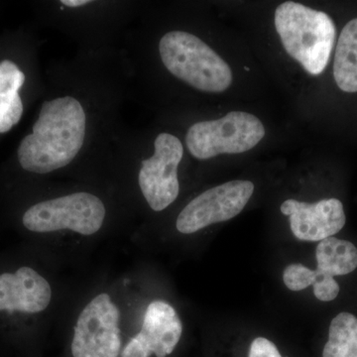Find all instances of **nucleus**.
Wrapping results in <instances>:
<instances>
[{
    "instance_id": "nucleus-1",
    "label": "nucleus",
    "mask_w": 357,
    "mask_h": 357,
    "mask_svg": "<svg viewBox=\"0 0 357 357\" xmlns=\"http://www.w3.org/2000/svg\"><path fill=\"white\" fill-rule=\"evenodd\" d=\"M88 114L76 96L45 100L32 133L21 141L17 158L27 172L45 175L70 165L86 142Z\"/></svg>"
},
{
    "instance_id": "nucleus-2",
    "label": "nucleus",
    "mask_w": 357,
    "mask_h": 357,
    "mask_svg": "<svg viewBox=\"0 0 357 357\" xmlns=\"http://www.w3.org/2000/svg\"><path fill=\"white\" fill-rule=\"evenodd\" d=\"M274 24L289 56L312 76L325 70L332 55L337 28L323 11L286 1L276 8Z\"/></svg>"
},
{
    "instance_id": "nucleus-3",
    "label": "nucleus",
    "mask_w": 357,
    "mask_h": 357,
    "mask_svg": "<svg viewBox=\"0 0 357 357\" xmlns=\"http://www.w3.org/2000/svg\"><path fill=\"white\" fill-rule=\"evenodd\" d=\"M159 55L171 75L199 91L222 93L231 86L229 65L192 33L167 32L160 39Z\"/></svg>"
},
{
    "instance_id": "nucleus-4",
    "label": "nucleus",
    "mask_w": 357,
    "mask_h": 357,
    "mask_svg": "<svg viewBox=\"0 0 357 357\" xmlns=\"http://www.w3.org/2000/svg\"><path fill=\"white\" fill-rule=\"evenodd\" d=\"M53 298L50 282L37 268L21 262L0 266V328L20 333L48 310Z\"/></svg>"
},
{
    "instance_id": "nucleus-5",
    "label": "nucleus",
    "mask_w": 357,
    "mask_h": 357,
    "mask_svg": "<svg viewBox=\"0 0 357 357\" xmlns=\"http://www.w3.org/2000/svg\"><path fill=\"white\" fill-rule=\"evenodd\" d=\"M105 217L102 199L91 192H77L33 204L23 213L21 225L33 234L70 230L89 236L102 229Z\"/></svg>"
},
{
    "instance_id": "nucleus-6",
    "label": "nucleus",
    "mask_w": 357,
    "mask_h": 357,
    "mask_svg": "<svg viewBox=\"0 0 357 357\" xmlns=\"http://www.w3.org/2000/svg\"><path fill=\"white\" fill-rule=\"evenodd\" d=\"M264 126L255 114L230 112L213 121L192 124L185 135L190 153L199 160L222 154H241L257 146L265 137Z\"/></svg>"
},
{
    "instance_id": "nucleus-7",
    "label": "nucleus",
    "mask_w": 357,
    "mask_h": 357,
    "mask_svg": "<svg viewBox=\"0 0 357 357\" xmlns=\"http://www.w3.org/2000/svg\"><path fill=\"white\" fill-rule=\"evenodd\" d=\"M121 312L107 293L91 300L74 328L73 357H119L121 349Z\"/></svg>"
},
{
    "instance_id": "nucleus-8",
    "label": "nucleus",
    "mask_w": 357,
    "mask_h": 357,
    "mask_svg": "<svg viewBox=\"0 0 357 357\" xmlns=\"http://www.w3.org/2000/svg\"><path fill=\"white\" fill-rule=\"evenodd\" d=\"M183 156L184 147L177 136L162 132L155 138L152 156L141 162L138 185L151 210H166L177 199L178 168Z\"/></svg>"
},
{
    "instance_id": "nucleus-9",
    "label": "nucleus",
    "mask_w": 357,
    "mask_h": 357,
    "mask_svg": "<svg viewBox=\"0 0 357 357\" xmlns=\"http://www.w3.org/2000/svg\"><path fill=\"white\" fill-rule=\"evenodd\" d=\"M255 192L248 180L229 181L206 190L192 199L178 213L176 229L182 234H192L211 225L227 222L238 215Z\"/></svg>"
},
{
    "instance_id": "nucleus-10",
    "label": "nucleus",
    "mask_w": 357,
    "mask_h": 357,
    "mask_svg": "<svg viewBox=\"0 0 357 357\" xmlns=\"http://www.w3.org/2000/svg\"><path fill=\"white\" fill-rule=\"evenodd\" d=\"M180 317L170 304L155 300L145 311L140 332L126 344L121 357H156L170 356L182 337Z\"/></svg>"
},
{
    "instance_id": "nucleus-11",
    "label": "nucleus",
    "mask_w": 357,
    "mask_h": 357,
    "mask_svg": "<svg viewBox=\"0 0 357 357\" xmlns=\"http://www.w3.org/2000/svg\"><path fill=\"white\" fill-rule=\"evenodd\" d=\"M281 213L290 217V227L296 238L319 243L344 229V204L340 199H324L317 203H305L289 199L280 206Z\"/></svg>"
},
{
    "instance_id": "nucleus-12",
    "label": "nucleus",
    "mask_w": 357,
    "mask_h": 357,
    "mask_svg": "<svg viewBox=\"0 0 357 357\" xmlns=\"http://www.w3.org/2000/svg\"><path fill=\"white\" fill-rule=\"evenodd\" d=\"M335 84L344 93H357V18L344 26L333 61Z\"/></svg>"
},
{
    "instance_id": "nucleus-13",
    "label": "nucleus",
    "mask_w": 357,
    "mask_h": 357,
    "mask_svg": "<svg viewBox=\"0 0 357 357\" xmlns=\"http://www.w3.org/2000/svg\"><path fill=\"white\" fill-rule=\"evenodd\" d=\"M317 270L331 276H342L357 268V248L351 241L328 237L316 249Z\"/></svg>"
},
{
    "instance_id": "nucleus-14",
    "label": "nucleus",
    "mask_w": 357,
    "mask_h": 357,
    "mask_svg": "<svg viewBox=\"0 0 357 357\" xmlns=\"http://www.w3.org/2000/svg\"><path fill=\"white\" fill-rule=\"evenodd\" d=\"M323 357H357V318L340 312L333 318Z\"/></svg>"
},
{
    "instance_id": "nucleus-15",
    "label": "nucleus",
    "mask_w": 357,
    "mask_h": 357,
    "mask_svg": "<svg viewBox=\"0 0 357 357\" xmlns=\"http://www.w3.org/2000/svg\"><path fill=\"white\" fill-rule=\"evenodd\" d=\"M316 278V270L310 269L300 263H294L285 268L283 281L286 287L291 291L305 290L314 283Z\"/></svg>"
},
{
    "instance_id": "nucleus-16",
    "label": "nucleus",
    "mask_w": 357,
    "mask_h": 357,
    "mask_svg": "<svg viewBox=\"0 0 357 357\" xmlns=\"http://www.w3.org/2000/svg\"><path fill=\"white\" fill-rule=\"evenodd\" d=\"M314 297L321 302H331L337 297L340 294V285L335 281V277L323 273L316 269V278L314 283Z\"/></svg>"
},
{
    "instance_id": "nucleus-17",
    "label": "nucleus",
    "mask_w": 357,
    "mask_h": 357,
    "mask_svg": "<svg viewBox=\"0 0 357 357\" xmlns=\"http://www.w3.org/2000/svg\"><path fill=\"white\" fill-rule=\"evenodd\" d=\"M248 357H283L276 345L266 337L253 340L249 347ZM288 357V356H286Z\"/></svg>"
},
{
    "instance_id": "nucleus-18",
    "label": "nucleus",
    "mask_w": 357,
    "mask_h": 357,
    "mask_svg": "<svg viewBox=\"0 0 357 357\" xmlns=\"http://www.w3.org/2000/svg\"><path fill=\"white\" fill-rule=\"evenodd\" d=\"M61 3L68 8H79V7L86 6L91 3L89 0H62Z\"/></svg>"
}]
</instances>
